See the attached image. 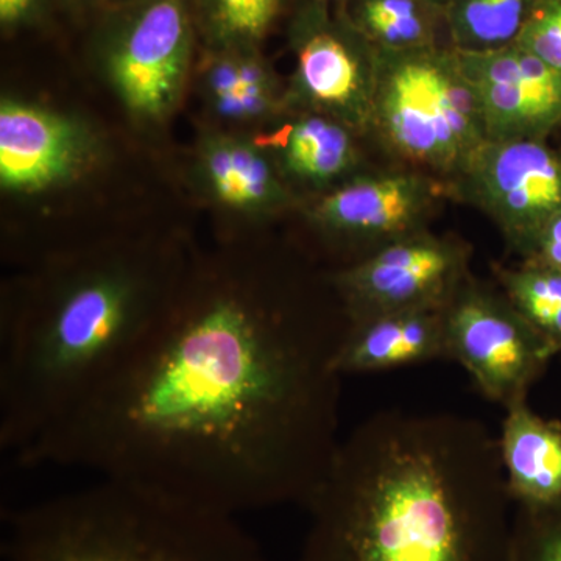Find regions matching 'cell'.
Returning a JSON list of instances; mask_svg holds the SVG:
<instances>
[{"mask_svg": "<svg viewBox=\"0 0 561 561\" xmlns=\"http://www.w3.org/2000/svg\"><path fill=\"white\" fill-rule=\"evenodd\" d=\"M297 0H194L203 49L261 47Z\"/></svg>", "mask_w": 561, "mask_h": 561, "instance_id": "obj_20", "label": "cell"}, {"mask_svg": "<svg viewBox=\"0 0 561 561\" xmlns=\"http://www.w3.org/2000/svg\"><path fill=\"white\" fill-rule=\"evenodd\" d=\"M249 133L294 194L319 197L362 172L359 135L324 114L286 108Z\"/></svg>", "mask_w": 561, "mask_h": 561, "instance_id": "obj_15", "label": "cell"}, {"mask_svg": "<svg viewBox=\"0 0 561 561\" xmlns=\"http://www.w3.org/2000/svg\"><path fill=\"white\" fill-rule=\"evenodd\" d=\"M523 261L540 262L561 273V213L546 225L529 256Z\"/></svg>", "mask_w": 561, "mask_h": 561, "instance_id": "obj_26", "label": "cell"}, {"mask_svg": "<svg viewBox=\"0 0 561 561\" xmlns=\"http://www.w3.org/2000/svg\"><path fill=\"white\" fill-rule=\"evenodd\" d=\"M505 412L497 440L513 504L545 507L561 502V421L542 419L527 401Z\"/></svg>", "mask_w": 561, "mask_h": 561, "instance_id": "obj_18", "label": "cell"}, {"mask_svg": "<svg viewBox=\"0 0 561 561\" xmlns=\"http://www.w3.org/2000/svg\"><path fill=\"white\" fill-rule=\"evenodd\" d=\"M343 9L383 54L451 47L445 10L431 0H351Z\"/></svg>", "mask_w": 561, "mask_h": 561, "instance_id": "obj_19", "label": "cell"}, {"mask_svg": "<svg viewBox=\"0 0 561 561\" xmlns=\"http://www.w3.org/2000/svg\"><path fill=\"white\" fill-rule=\"evenodd\" d=\"M5 526V561H272L236 516L116 479L9 511Z\"/></svg>", "mask_w": 561, "mask_h": 561, "instance_id": "obj_4", "label": "cell"}, {"mask_svg": "<svg viewBox=\"0 0 561 561\" xmlns=\"http://www.w3.org/2000/svg\"><path fill=\"white\" fill-rule=\"evenodd\" d=\"M432 3H435V5L442 7L443 10H445L446 3L449 2V0H431Z\"/></svg>", "mask_w": 561, "mask_h": 561, "instance_id": "obj_29", "label": "cell"}, {"mask_svg": "<svg viewBox=\"0 0 561 561\" xmlns=\"http://www.w3.org/2000/svg\"><path fill=\"white\" fill-rule=\"evenodd\" d=\"M191 175L206 201L247 220L272 219L297 201L249 131L206 127L195 142Z\"/></svg>", "mask_w": 561, "mask_h": 561, "instance_id": "obj_14", "label": "cell"}, {"mask_svg": "<svg viewBox=\"0 0 561 561\" xmlns=\"http://www.w3.org/2000/svg\"><path fill=\"white\" fill-rule=\"evenodd\" d=\"M456 55L478 99L486 139H546L561 127L560 70L515 43Z\"/></svg>", "mask_w": 561, "mask_h": 561, "instance_id": "obj_13", "label": "cell"}, {"mask_svg": "<svg viewBox=\"0 0 561 561\" xmlns=\"http://www.w3.org/2000/svg\"><path fill=\"white\" fill-rule=\"evenodd\" d=\"M57 0H0V32L5 38L49 24Z\"/></svg>", "mask_w": 561, "mask_h": 561, "instance_id": "obj_25", "label": "cell"}, {"mask_svg": "<svg viewBox=\"0 0 561 561\" xmlns=\"http://www.w3.org/2000/svg\"><path fill=\"white\" fill-rule=\"evenodd\" d=\"M451 360L445 309H408L350 323L339 353L342 376Z\"/></svg>", "mask_w": 561, "mask_h": 561, "instance_id": "obj_17", "label": "cell"}, {"mask_svg": "<svg viewBox=\"0 0 561 561\" xmlns=\"http://www.w3.org/2000/svg\"><path fill=\"white\" fill-rule=\"evenodd\" d=\"M201 47L194 0H131L99 18L91 39L95 68L146 128L179 110Z\"/></svg>", "mask_w": 561, "mask_h": 561, "instance_id": "obj_6", "label": "cell"}, {"mask_svg": "<svg viewBox=\"0 0 561 561\" xmlns=\"http://www.w3.org/2000/svg\"><path fill=\"white\" fill-rule=\"evenodd\" d=\"M523 260L561 213V150L546 139L485 140L453 180Z\"/></svg>", "mask_w": 561, "mask_h": 561, "instance_id": "obj_10", "label": "cell"}, {"mask_svg": "<svg viewBox=\"0 0 561 561\" xmlns=\"http://www.w3.org/2000/svg\"><path fill=\"white\" fill-rule=\"evenodd\" d=\"M502 291L534 330L561 354V273L540 262L496 267Z\"/></svg>", "mask_w": 561, "mask_h": 561, "instance_id": "obj_22", "label": "cell"}, {"mask_svg": "<svg viewBox=\"0 0 561 561\" xmlns=\"http://www.w3.org/2000/svg\"><path fill=\"white\" fill-rule=\"evenodd\" d=\"M286 21L295 66L284 110L324 114L357 135L370 131L379 51L357 31L343 5L297 0Z\"/></svg>", "mask_w": 561, "mask_h": 561, "instance_id": "obj_7", "label": "cell"}, {"mask_svg": "<svg viewBox=\"0 0 561 561\" xmlns=\"http://www.w3.org/2000/svg\"><path fill=\"white\" fill-rule=\"evenodd\" d=\"M515 44L561 72V0H537Z\"/></svg>", "mask_w": 561, "mask_h": 561, "instance_id": "obj_24", "label": "cell"}, {"mask_svg": "<svg viewBox=\"0 0 561 561\" xmlns=\"http://www.w3.org/2000/svg\"><path fill=\"white\" fill-rule=\"evenodd\" d=\"M192 79L213 127L251 131L284 110L286 87L261 47H201Z\"/></svg>", "mask_w": 561, "mask_h": 561, "instance_id": "obj_16", "label": "cell"}, {"mask_svg": "<svg viewBox=\"0 0 561 561\" xmlns=\"http://www.w3.org/2000/svg\"><path fill=\"white\" fill-rule=\"evenodd\" d=\"M446 330L451 360L504 409L527 401L531 386L557 356L504 291L471 276L446 308Z\"/></svg>", "mask_w": 561, "mask_h": 561, "instance_id": "obj_8", "label": "cell"}, {"mask_svg": "<svg viewBox=\"0 0 561 561\" xmlns=\"http://www.w3.org/2000/svg\"><path fill=\"white\" fill-rule=\"evenodd\" d=\"M443 186L420 171L359 172L319 195L305 217L328 251L348 256L351 265L387 242L424 230Z\"/></svg>", "mask_w": 561, "mask_h": 561, "instance_id": "obj_11", "label": "cell"}, {"mask_svg": "<svg viewBox=\"0 0 561 561\" xmlns=\"http://www.w3.org/2000/svg\"><path fill=\"white\" fill-rule=\"evenodd\" d=\"M350 323L408 309H445L470 278V249L421 230L330 272Z\"/></svg>", "mask_w": 561, "mask_h": 561, "instance_id": "obj_9", "label": "cell"}, {"mask_svg": "<svg viewBox=\"0 0 561 561\" xmlns=\"http://www.w3.org/2000/svg\"><path fill=\"white\" fill-rule=\"evenodd\" d=\"M512 561H561V502L545 507L515 505Z\"/></svg>", "mask_w": 561, "mask_h": 561, "instance_id": "obj_23", "label": "cell"}, {"mask_svg": "<svg viewBox=\"0 0 561 561\" xmlns=\"http://www.w3.org/2000/svg\"><path fill=\"white\" fill-rule=\"evenodd\" d=\"M537 0H449L446 28L453 49L483 51L518 39Z\"/></svg>", "mask_w": 561, "mask_h": 561, "instance_id": "obj_21", "label": "cell"}, {"mask_svg": "<svg viewBox=\"0 0 561 561\" xmlns=\"http://www.w3.org/2000/svg\"><path fill=\"white\" fill-rule=\"evenodd\" d=\"M500 440L451 412H376L339 443L297 561H512Z\"/></svg>", "mask_w": 561, "mask_h": 561, "instance_id": "obj_2", "label": "cell"}, {"mask_svg": "<svg viewBox=\"0 0 561 561\" xmlns=\"http://www.w3.org/2000/svg\"><path fill=\"white\" fill-rule=\"evenodd\" d=\"M106 144L79 114L14 95L0 101V187L38 197L65 191L101 168Z\"/></svg>", "mask_w": 561, "mask_h": 561, "instance_id": "obj_12", "label": "cell"}, {"mask_svg": "<svg viewBox=\"0 0 561 561\" xmlns=\"http://www.w3.org/2000/svg\"><path fill=\"white\" fill-rule=\"evenodd\" d=\"M184 276L149 339L90 400L16 454L208 511L306 507L339 443L350 330L253 261Z\"/></svg>", "mask_w": 561, "mask_h": 561, "instance_id": "obj_1", "label": "cell"}, {"mask_svg": "<svg viewBox=\"0 0 561 561\" xmlns=\"http://www.w3.org/2000/svg\"><path fill=\"white\" fill-rule=\"evenodd\" d=\"M7 308L0 335V446L14 454L90 400L169 311L183 267L172 254L61 257Z\"/></svg>", "mask_w": 561, "mask_h": 561, "instance_id": "obj_3", "label": "cell"}, {"mask_svg": "<svg viewBox=\"0 0 561 561\" xmlns=\"http://www.w3.org/2000/svg\"><path fill=\"white\" fill-rule=\"evenodd\" d=\"M370 131L413 171L451 181L489 140L453 47L379 51Z\"/></svg>", "mask_w": 561, "mask_h": 561, "instance_id": "obj_5", "label": "cell"}, {"mask_svg": "<svg viewBox=\"0 0 561 561\" xmlns=\"http://www.w3.org/2000/svg\"><path fill=\"white\" fill-rule=\"evenodd\" d=\"M324 2L334 3V5H345V3L351 2V0H324Z\"/></svg>", "mask_w": 561, "mask_h": 561, "instance_id": "obj_28", "label": "cell"}, {"mask_svg": "<svg viewBox=\"0 0 561 561\" xmlns=\"http://www.w3.org/2000/svg\"><path fill=\"white\" fill-rule=\"evenodd\" d=\"M131 0H57L58 7L79 18L98 21L103 14L119 9Z\"/></svg>", "mask_w": 561, "mask_h": 561, "instance_id": "obj_27", "label": "cell"}]
</instances>
